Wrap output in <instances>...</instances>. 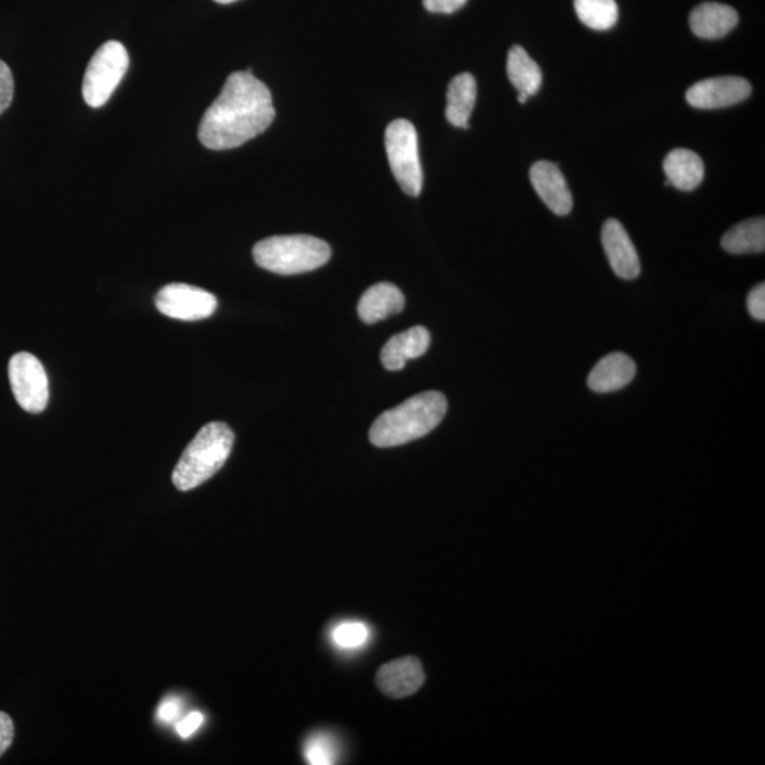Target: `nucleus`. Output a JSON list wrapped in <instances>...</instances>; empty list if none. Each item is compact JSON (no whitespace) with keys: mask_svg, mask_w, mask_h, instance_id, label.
Segmentation results:
<instances>
[{"mask_svg":"<svg viewBox=\"0 0 765 765\" xmlns=\"http://www.w3.org/2000/svg\"><path fill=\"white\" fill-rule=\"evenodd\" d=\"M602 247L609 258L612 271L623 280H635L641 273L637 250L627 230L619 220L609 219L602 226Z\"/></svg>","mask_w":765,"mask_h":765,"instance_id":"nucleus-10","label":"nucleus"},{"mask_svg":"<svg viewBox=\"0 0 765 765\" xmlns=\"http://www.w3.org/2000/svg\"><path fill=\"white\" fill-rule=\"evenodd\" d=\"M305 757L313 765H329L335 764L337 757V749L335 740L324 732H318L310 737L305 744Z\"/></svg>","mask_w":765,"mask_h":765,"instance_id":"nucleus-22","label":"nucleus"},{"mask_svg":"<svg viewBox=\"0 0 765 765\" xmlns=\"http://www.w3.org/2000/svg\"><path fill=\"white\" fill-rule=\"evenodd\" d=\"M425 674L419 658L407 656L383 665L375 675V684L393 699L411 697L423 686Z\"/></svg>","mask_w":765,"mask_h":765,"instance_id":"nucleus-11","label":"nucleus"},{"mask_svg":"<svg viewBox=\"0 0 765 765\" xmlns=\"http://www.w3.org/2000/svg\"><path fill=\"white\" fill-rule=\"evenodd\" d=\"M234 445V433L225 423H208L199 431L176 463L171 482L188 493L215 476L225 467Z\"/></svg>","mask_w":765,"mask_h":765,"instance_id":"nucleus-3","label":"nucleus"},{"mask_svg":"<svg viewBox=\"0 0 765 765\" xmlns=\"http://www.w3.org/2000/svg\"><path fill=\"white\" fill-rule=\"evenodd\" d=\"M9 382L18 406L31 415H39L48 407V373L36 356L18 352L9 361Z\"/></svg>","mask_w":765,"mask_h":765,"instance_id":"nucleus-7","label":"nucleus"},{"mask_svg":"<svg viewBox=\"0 0 765 765\" xmlns=\"http://www.w3.org/2000/svg\"><path fill=\"white\" fill-rule=\"evenodd\" d=\"M750 94L751 85L743 77H714L690 87L686 92V101L694 109L717 110L740 104Z\"/></svg>","mask_w":765,"mask_h":765,"instance_id":"nucleus-9","label":"nucleus"},{"mask_svg":"<svg viewBox=\"0 0 765 765\" xmlns=\"http://www.w3.org/2000/svg\"><path fill=\"white\" fill-rule=\"evenodd\" d=\"M331 255L327 241L306 234L273 235L258 241L253 248L255 264L280 276L317 270L329 262Z\"/></svg>","mask_w":765,"mask_h":765,"instance_id":"nucleus-4","label":"nucleus"},{"mask_svg":"<svg viewBox=\"0 0 765 765\" xmlns=\"http://www.w3.org/2000/svg\"><path fill=\"white\" fill-rule=\"evenodd\" d=\"M635 374V361L628 355L614 352L598 360L595 369L588 374L587 384L592 392L612 393L628 386Z\"/></svg>","mask_w":765,"mask_h":765,"instance_id":"nucleus-13","label":"nucleus"},{"mask_svg":"<svg viewBox=\"0 0 765 765\" xmlns=\"http://www.w3.org/2000/svg\"><path fill=\"white\" fill-rule=\"evenodd\" d=\"M155 305L165 317L179 321H202L217 309V298L212 292L188 284H169L157 292Z\"/></svg>","mask_w":765,"mask_h":765,"instance_id":"nucleus-8","label":"nucleus"},{"mask_svg":"<svg viewBox=\"0 0 765 765\" xmlns=\"http://www.w3.org/2000/svg\"><path fill=\"white\" fill-rule=\"evenodd\" d=\"M447 408L443 393L417 394L378 417L370 429V443L374 447L391 448L425 437L442 424Z\"/></svg>","mask_w":765,"mask_h":765,"instance_id":"nucleus-2","label":"nucleus"},{"mask_svg":"<svg viewBox=\"0 0 765 765\" xmlns=\"http://www.w3.org/2000/svg\"><path fill=\"white\" fill-rule=\"evenodd\" d=\"M531 182L539 194L541 202L554 215L565 216L572 212L573 196L558 165L549 161H539L532 166Z\"/></svg>","mask_w":765,"mask_h":765,"instance_id":"nucleus-12","label":"nucleus"},{"mask_svg":"<svg viewBox=\"0 0 765 765\" xmlns=\"http://www.w3.org/2000/svg\"><path fill=\"white\" fill-rule=\"evenodd\" d=\"M157 718L162 723H176L180 716V703L176 698L165 699L157 707Z\"/></svg>","mask_w":765,"mask_h":765,"instance_id":"nucleus-29","label":"nucleus"},{"mask_svg":"<svg viewBox=\"0 0 765 765\" xmlns=\"http://www.w3.org/2000/svg\"><path fill=\"white\" fill-rule=\"evenodd\" d=\"M722 247L730 254L764 253L765 220L764 217L739 222L731 227L722 239Z\"/></svg>","mask_w":765,"mask_h":765,"instance_id":"nucleus-20","label":"nucleus"},{"mask_svg":"<svg viewBox=\"0 0 765 765\" xmlns=\"http://www.w3.org/2000/svg\"><path fill=\"white\" fill-rule=\"evenodd\" d=\"M203 722L204 716L201 712L190 713L187 717L176 722V731H178V735L182 737V739H189L190 736H193L194 732L201 729Z\"/></svg>","mask_w":765,"mask_h":765,"instance_id":"nucleus-26","label":"nucleus"},{"mask_svg":"<svg viewBox=\"0 0 765 765\" xmlns=\"http://www.w3.org/2000/svg\"><path fill=\"white\" fill-rule=\"evenodd\" d=\"M468 0H423L424 8L431 13L451 15L466 7Z\"/></svg>","mask_w":765,"mask_h":765,"instance_id":"nucleus-28","label":"nucleus"},{"mask_svg":"<svg viewBox=\"0 0 765 765\" xmlns=\"http://www.w3.org/2000/svg\"><path fill=\"white\" fill-rule=\"evenodd\" d=\"M663 170H665L667 183L684 192L699 188L704 178L702 157L697 152L684 150V148L667 153L663 161Z\"/></svg>","mask_w":765,"mask_h":765,"instance_id":"nucleus-17","label":"nucleus"},{"mask_svg":"<svg viewBox=\"0 0 765 765\" xmlns=\"http://www.w3.org/2000/svg\"><path fill=\"white\" fill-rule=\"evenodd\" d=\"M476 102V80L470 73L458 74L449 82L445 117L454 127L470 128V117Z\"/></svg>","mask_w":765,"mask_h":765,"instance_id":"nucleus-18","label":"nucleus"},{"mask_svg":"<svg viewBox=\"0 0 765 765\" xmlns=\"http://www.w3.org/2000/svg\"><path fill=\"white\" fill-rule=\"evenodd\" d=\"M689 22L690 29L700 39L717 40L735 29L739 23V13L729 4L706 2L693 9Z\"/></svg>","mask_w":765,"mask_h":765,"instance_id":"nucleus-14","label":"nucleus"},{"mask_svg":"<svg viewBox=\"0 0 765 765\" xmlns=\"http://www.w3.org/2000/svg\"><path fill=\"white\" fill-rule=\"evenodd\" d=\"M507 69L509 81L522 94L532 97L540 90L544 74L522 46H513L509 50Z\"/></svg>","mask_w":765,"mask_h":765,"instance_id":"nucleus-19","label":"nucleus"},{"mask_svg":"<svg viewBox=\"0 0 765 765\" xmlns=\"http://www.w3.org/2000/svg\"><path fill=\"white\" fill-rule=\"evenodd\" d=\"M337 647L355 649L365 646L369 639V628L361 623H343L332 634Z\"/></svg>","mask_w":765,"mask_h":765,"instance_id":"nucleus-23","label":"nucleus"},{"mask_svg":"<svg viewBox=\"0 0 765 765\" xmlns=\"http://www.w3.org/2000/svg\"><path fill=\"white\" fill-rule=\"evenodd\" d=\"M748 309L754 319L765 321V284H758L748 296Z\"/></svg>","mask_w":765,"mask_h":765,"instance_id":"nucleus-25","label":"nucleus"},{"mask_svg":"<svg viewBox=\"0 0 765 765\" xmlns=\"http://www.w3.org/2000/svg\"><path fill=\"white\" fill-rule=\"evenodd\" d=\"M527 100H528V95L522 94V92H519L518 101L521 102V104H526Z\"/></svg>","mask_w":765,"mask_h":765,"instance_id":"nucleus-30","label":"nucleus"},{"mask_svg":"<svg viewBox=\"0 0 765 765\" xmlns=\"http://www.w3.org/2000/svg\"><path fill=\"white\" fill-rule=\"evenodd\" d=\"M405 306L406 298L398 286L391 282H380L365 292L357 305V313L361 321L373 324L400 314Z\"/></svg>","mask_w":765,"mask_h":765,"instance_id":"nucleus-15","label":"nucleus"},{"mask_svg":"<svg viewBox=\"0 0 765 765\" xmlns=\"http://www.w3.org/2000/svg\"><path fill=\"white\" fill-rule=\"evenodd\" d=\"M15 95V80L11 67L0 60V115L11 106Z\"/></svg>","mask_w":765,"mask_h":765,"instance_id":"nucleus-24","label":"nucleus"},{"mask_svg":"<svg viewBox=\"0 0 765 765\" xmlns=\"http://www.w3.org/2000/svg\"><path fill=\"white\" fill-rule=\"evenodd\" d=\"M215 2L220 3V4H229V3L238 2V0H215Z\"/></svg>","mask_w":765,"mask_h":765,"instance_id":"nucleus-31","label":"nucleus"},{"mask_svg":"<svg viewBox=\"0 0 765 765\" xmlns=\"http://www.w3.org/2000/svg\"><path fill=\"white\" fill-rule=\"evenodd\" d=\"M388 164L403 192L420 196L423 190V168L419 155V137L415 125L407 119H396L386 129Z\"/></svg>","mask_w":765,"mask_h":765,"instance_id":"nucleus-5","label":"nucleus"},{"mask_svg":"<svg viewBox=\"0 0 765 765\" xmlns=\"http://www.w3.org/2000/svg\"><path fill=\"white\" fill-rule=\"evenodd\" d=\"M15 737V725L8 713L0 712V757L7 753Z\"/></svg>","mask_w":765,"mask_h":765,"instance_id":"nucleus-27","label":"nucleus"},{"mask_svg":"<svg viewBox=\"0 0 765 765\" xmlns=\"http://www.w3.org/2000/svg\"><path fill=\"white\" fill-rule=\"evenodd\" d=\"M431 336L429 329L412 327L408 331L398 333L384 345L382 349V364L391 372L405 368L407 360L417 359L429 350Z\"/></svg>","mask_w":765,"mask_h":765,"instance_id":"nucleus-16","label":"nucleus"},{"mask_svg":"<svg viewBox=\"0 0 765 765\" xmlns=\"http://www.w3.org/2000/svg\"><path fill=\"white\" fill-rule=\"evenodd\" d=\"M579 21L592 30H610L619 22L615 0H574Z\"/></svg>","mask_w":765,"mask_h":765,"instance_id":"nucleus-21","label":"nucleus"},{"mask_svg":"<svg viewBox=\"0 0 765 765\" xmlns=\"http://www.w3.org/2000/svg\"><path fill=\"white\" fill-rule=\"evenodd\" d=\"M276 118L268 87L248 72L231 73L199 125L202 145L234 150L266 131Z\"/></svg>","mask_w":765,"mask_h":765,"instance_id":"nucleus-1","label":"nucleus"},{"mask_svg":"<svg viewBox=\"0 0 765 765\" xmlns=\"http://www.w3.org/2000/svg\"><path fill=\"white\" fill-rule=\"evenodd\" d=\"M129 67L127 49L119 41H106L90 60L82 81V97L92 109L111 99Z\"/></svg>","mask_w":765,"mask_h":765,"instance_id":"nucleus-6","label":"nucleus"}]
</instances>
